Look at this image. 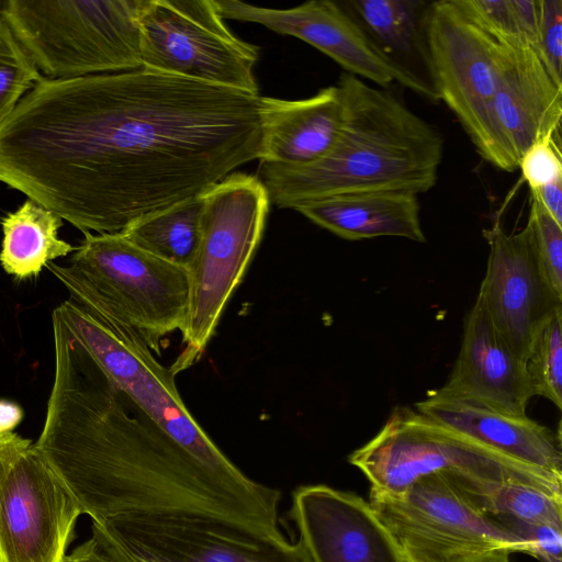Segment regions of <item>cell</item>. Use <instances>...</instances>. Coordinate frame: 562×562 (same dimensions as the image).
Returning <instances> with one entry per match:
<instances>
[{"label": "cell", "instance_id": "cell-1", "mask_svg": "<svg viewBox=\"0 0 562 562\" xmlns=\"http://www.w3.org/2000/svg\"><path fill=\"white\" fill-rule=\"evenodd\" d=\"M262 97L138 69L41 77L0 123V182L120 233L260 158Z\"/></svg>", "mask_w": 562, "mask_h": 562}, {"label": "cell", "instance_id": "cell-2", "mask_svg": "<svg viewBox=\"0 0 562 562\" xmlns=\"http://www.w3.org/2000/svg\"><path fill=\"white\" fill-rule=\"evenodd\" d=\"M53 386L35 441L92 522L125 514L221 517L285 538L281 492L224 481L145 414L52 315Z\"/></svg>", "mask_w": 562, "mask_h": 562}, {"label": "cell", "instance_id": "cell-3", "mask_svg": "<svg viewBox=\"0 0 562 562\" xmlns=\"http://www.w3.org/2000/svg\"><path fill=\"white\" fill-rule=\"evenodd\" d=\"M339 135L319 160L304 167L261 164L259 179L270 203L282 209L324 198L370 191L426 193L438 180L443 156L439 130L391 91L342 72Z\"/></svg>", "mask_w": 562, "mask_h": 562}, {"label": "cell", "instance_id": "cell-4", "mask_svg": "<svg viewBox=\"0 0 562 562\" xmlns=\"http://www.w3.org/2000/svg\"><path fill=\"white\" fill-rule=\"evenodd\" d=\"M83 235L68 265L46 268L71 300L103 322L131 328L159 356L162 339L186 324L189 270L140 249L122 233Z\"/></svg>", "mask_w": 562, "mask_h": 562}, {"label": "cell", "instance_id": "cell-5", "mask_svg": "<svg viewBox=\"0 0 562 562\" xmlns=\"http://www.w3.org/2000/svg\"><path fill=\"white\" fill-rule=\"evenodd\" d=\"M147 1L5 0L0 16L44 77L69 79L143 67Z\"/></svg>", "mask_w": 562, "mask_h": 562}, {"label": "cell", "instance_id": "cell-6", "mask_svg": "<svg viewBox=\"0 0 562 562\" xmlns=\"http://www.w3.org/2000/svg\"><path fill=\"white\" fill-rule=\"evenodd\" d=\"M203 199L200 244L189 268L183 349L169 367L175 375L196 362L213 337L259 246L270 205L260 179L244 172L228 175Z\"/></svg>", "mask_w": 562, "mask_h": 562}, {"label": "cell", "instance_id": "cell-7", "mask_svg": "<svg viewBox=\"0 0 562 562\" xmlns=\"http://www.w3.org/2000/svg\"><path fill=\"white\" fill-rule=\"evenodd\" d=\"M54 311L115 385L196 460L232 485L248 491L265 487L209 437L184 405L176 375L157 360L138 334L103 322L71 299Z\"/></svg>", "mask_w": 562, "mask_h": 562}, {"label": "cell", "instance_id": "cell-8", "mask_svg": "<svg viewBox=\"0 0 562 562\" xmlns=\"http://www.w3.org/2000/svg\"><path fill=\"white\" fill-rule=\"evenodd\" d=\"M348 461L371 488L392 494L437 472L562 493V476L504 456L407 406L395 407L381 430Z\"/></svg>", "mask_w": 562, "mask_h": 562}, {"label": "cell", "instance_id": "cell-9", "mask_svg": "<svg viewBox=\"0 0 562 562\" xmlns=\"http://www.w3.org/2000/svg\"><path fill=\"white\" fill-rule=\"evenodd\" d=\"M369 504L405 562H462L494 551L531 549L482 512L449 472L417 479L401 493L370 490Z\"/></svg>", "mask_w": 562, "mask_h": 562}, {"label": "cell", "instance_id": "cell-10", "mask_svg": "<svg viewBox=\"0 0 562 562\" xmlns=\"http://www.w3.org/2000/svg\"><path fill=\"white\" fill-rule=\"evenodd\" d=\"M92 535L115 562H312L299 539L210 515H119L92 522Z\"/></svg>", "mask_w": 562, "mask_h": 562}, {"label": "cell", "instance_id": "cell-11", "mask_svg": "<svg viewBox=\"0 0 562 562\" xmlns=\"http://www.w3.org/2000/svg\"><path fill=\"white\" fill-rule=\"evenodd\" d=\"M81 514L35 442L0 434V562H65Z\"/></svg>", "mask_w": 562, "mask_h": 562}, {"label": "cell", "instance_id": "cell-12", "mask_svg": "<svg viewBox=\"0 0 562 562\" xmlns=\"http://www.w3.org/2000/svg\"><path fill=\"white\" fill-rule=\"evenodd\" d=\"M139 25L143 67L259 94V48L228 30L214 0H148Z\"/></svg>", "mask_w": 562, "mask_h": 562}, {"label": "cell", "instance_id": "cell-13", "mask_svg": "<svg viewBox=\"0 0 562 562\" xmlns=\"http://www.w3.org/2000/svg\"><path fill=\"white\" fill-rule=\"evenodd\" d=\"M420 29L429 83L479 153L485 139L491 100L517 45L482 29L456 0L430 3L423 12Z\"/></svg>", "mask_w": 562, "mask_h": 562}, {"label": "cell", "instance_id": "cell-14", "mask_svg": "<svg viewBox=\"0 0 562 562\" xmlns=\"http://www.w3.org/2000/svg\"><path fill=\"white\" fill-rule=\"evenodd\" d=\"M221 16L263 25L314 46L346 72L386 89L397 83L437 102L429 83L397 61L368 34L359 21L331 0H311L288 9L254 5L238 0H214Z\"/></svg>", "mask_w": 562, "mask_h": 562}, {"label": "cell", "instance_id": "cell-15", "mask_svg": "<svg viewBox=\"0 0 562 562\" xmlns=\"http://www.w3.org/2000/svg\"><path fill=\"white\" fill-rule=\"evenodd\" d=\"M483 235L490 252L477 299L499 337L526 361L541 326L562 310V296L539 263L528 225L507 234L496 222Z\"/></svg>", "mask_w": 562, "mask_h": 562}, {"label": "cell", "instance_id": "cell-16", "mask_svg": "<svg viewBox=\"0 0 562 562\" xmlns=\"http://www.w3.org/2000/svg\"><path fill=\"white\" fill-rule=\"evenodd\" d=\"M562 86L550 76L535 50L517 46L491 100L480 156L512 172L535 143L560 134Z\"/></svg>", "mask_w": 562, "mask_h": 562}, {"label": "cell", "instance_id": "cell-17", "mask_svg": "<svg viewBox=\"0 0 562 562\" xmlns=\"http://www.w3.org/2000/svg\"><path fill=\"white\" fill-rule=\"evenodd\" d=\"M288 516L312 562H405L369 502L355 493L301 485Z\"/></svg>", "mask_w": 562, "mask_h": 562}, {"label": "cell", "instance_id": "cell-18", "mask_svg": "<svg viewBox=\"0 0 562 562\" xmlns=\"http://www.w3.org/2000/svg\"><path fill=\"white\" fill-rule=\"evenodd\" d=\"M430 394L463 400L517 416L533 396L526 370L499 337L481 300L467 315L458 358L447 382Z\"/></svg>", "mask_w": 562, "mask_h": 562}, {"label": "cell", "instance_id": "cell-19", "mask_svg": "<svg viewBox=\"0 0 562 562\" xmlns=\"http://www.w3.org/2000/svg\"><path fill=\"white\" fill-rule=\"evenodd\" d=\"M426 417L522 463L562 476L560 432L526 416L430 393L415 404Z\"/></svg>", "mask_w": 562, "mask_h": 562}, {"label": "cell", "instance_id": "cell-20", "mask_svg": "<svg viewBox=\"0 0 562 562\" xmlns=\"http://www.w3.org/2000/svg\"><path fill=\"white\" fill-rule=\"evenodd\" d=\"M344 114L337 85L302 100L262 97L260 162L304 167L319 160L335 144Z\"/></svg>", "mask_w": 562, "mask_h": 562}, {"label": "cell", "instance_id": "cell-21", "mask_svg": "<svg viewBox=\"0 0 562 562\" xmlns=\"http://www.w3.org/2000/svg\"><path fill=\"white\" fill-rule=\"evenodd\" d=\"M293 210L347 240L393 236L426 241L418 195L409 192L339 194L303 203Z\"/></svg>", "mask_w": 562, "mask_h": 562}, {"label": "cell", "instance_id": "cell-22", "mask_svg": "<svg viewBox=\"0 0 562 562\" xmlns=\"http://www.w3.org/2000/svg\"><path fill=\"white\" fill-rule=\"evenodd\" d=\"M1 226L0 265L19 280L36 277L54 259L76 249L58 238L63 220L30 199L8 213L1 220Z\"/></svg>", "mask_w": 562, "mask_h": 562}, {"label": "cell", "instance_id": "cell-23", "mask_svg": "<svg viewBox=\"0 0 562 562\" xmlns=\"http://www.w3.org/2000/svg\"><path fill=\"white\" fill-rule=\"evenodd\" d=\"M203 194L150 213L122 233L140 249L189 270L201 238Z\"/></svg>", "mask_w": 562, "mask_h": 562}, {"label": "cell", "instance_id": "cell-24", "mask_svg": "<svg viewBox=\"0 0 562 562\" xmlns=\"http://www.w3.org/2000/svg\"><path fill=\"white\" fill-rule=\"evenodd\" d=\"M423 1L351 0L357 20L387 53L412 54L420 29Z\"/></svg>", "mask_w": 562, "mask_h": 562}, {"label": "cell", "instance_id": "cell-25", "mask_svg": "<svg viewBox=\"0 0 562 562\" xmlns=\"http://www.w3.org/2000/svg\"><path fill=\"white\" fill-rule=\"evenodd\" d=\"M532 395L562 408V310L540 328L525 361Z\"/></svg>", "mask_w": 562, "mask_h": 562}, {"label": "cell", "instance_id": "cell-26", "mask_svg": "<svg viewBox=\"0 0 562 562\" xmlns=\"http://www.w3.org/2000/svg\"><path fill=\"white\" fill-rule=\"evenodd\" d=\"M41 77L31 57L0 16V123Z\"/></svg>", "mask_w": 562, "mask_h": 562}, {"label": "cell", "instance_id": "cell-27", "mask_svg": "<svg viewBox=\"0 0 562 562\" xmlns=\"http://www.w3.org/2000/svg\"><path fill=\"white\" fill-rule=\"evenodd\" d=\"M527 225L539 263L554 291L562 296V226L532 195Z\"/></svg>", "mask_w": 562, "mask_h": 562}, {"label": "cell", "instance_id": "cell-28", "mask_svg": "<svg viewBox=\"0 0 562 562\" xmlns=\"http://www.w3.org/2000/svg\"><path fill=\"white\" fill-rule=\"evenodd\" d=\"M535 53L562 86V0H539V24Z\"/></svg>", "mask_w": 562, "mask_h": 562}, {"label": "cell", "instance_id": "cell-29", "mask_svg": "<svg viewBox=\"0 0 562 562\" xmlns=\"http://www.w3.org/2000/svg\"><path fill=\"white\" fill-rule=\"evenodd\" d=\"M456 1L471 20L490 34L508 44L526 46L516 24L510 0Z\"/></svg>", "mask_w": 562, "mask_h": 562}, {"label": "cell", "instance_id": "cell-30", "mask_svg": "<svg viewBox=\"0 0 562 562\" xmlns=\"http://www.w3.org/2000/svg\"><path fill=\"white\" fill-rule=\"evenodd\" d=\"M518 168L529 189L562 181L561 135L546 137L530 146Z\"/></svg>", "mask_w": 562, "mask_h": 562}, {"label": "cell", "instance_id": "cell-31", "mask_svg": "<svg viewBox=\"0 0 562 562\" xmlns=\"http://www.w3.org/2000/svg\"><path fill=\"white\" fill-rule=\"evenodd\" d=\"M510 5L522 42L533 49L539 24V0H510Z\"/></svg>", "mask_w": 562, "mask_h": 562}, {"label": "cell", "instance_id": "cell-32", "mask_svg": "<svg viewBox=\"0 0 562 562\" xmlns=\"http://www.w3.org/2000/svg\"><path fill=\"white\" fill-rule=\"evenodd\" d=\"M530 195L535 196L552 218L562 226V181L530 189Z\"/></svg>", "mask_w": 562, "mask_h": 562}, {"label": "cell", "instance_id": "cell-33", "mask_svg": "<svg viewBox=\"0 0 562 562\" xmlns=\"http://www.w3.org/2000/svg\"><path fill=\"white\" fill-rule=\"evenodd\" d=\"M65 562H115L93 539L85 541L66 557Z\"/></svg>", "mask_w": 562, "mask_h": 562}, {"label": "cell", "instance_id": "cell-34", "mask_svg": "<svg viewBox=\"0 0 562 562\" xmlns=\"http://www.w3.org/2000/svg\"><path fill=\"white\" fill-rule=\"evenodd\" d=\"M23 411L16 403L0 400V434L12 431L22 420Z\"/></svg>", "mask_w": 562, "mask_h": 562}, {"label": "cell", "instance_id": "cell-35", "mask_svg": "<svg viewBox=\"0 0 562 562\" xmlns=\"http://www.w3.org/2000/svg\"><path fill=\"white\" fill-rule=\"evenodd\" d=\"M509 555L510 552L501 550L471 558L462 562H510Z\"/></svg>", "mask_w": 562, "mask_h": 562}, {"label": "cell", "instance_id": "cell-36", "mask_svg": "<svg viewBox=\"0 0 562 562\" xmlns=\"http://www.w3.org/2000/svg\"><path fill=\"white\" fill-rule=\"evenodd\" d=\"M2 4H3V1L0 0V9H1Z\"/></svg>", "mask_w": 562, "mask_h": 562}]
</instances>
